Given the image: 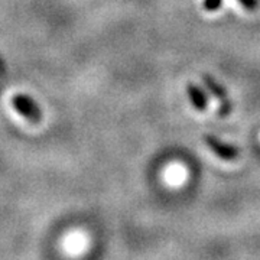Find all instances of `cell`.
<instances>
[{"label": "cell", "instance_id": "6da1fadb", "mask_svg": "<svg viewBox=\"0 0 260 260\" xmlns=\"http://www.w3.org/2000/svg\"><path fill=\"white\" fill-rule=\"evenodd\" d=\"M12 104L15 107V110L20 113L26 120L30 123H39L42 119V112L39 110L37 103L34 102L30 97L25 94H16L12 97Z\"/></svg>", "mask_w": 260, "mask_h": 260}, {"label": "cell", "instance_id": "7a4b0ae2", "mask_svg": "<svg viewBox=\"0 0 260 260\" xmlns=\"http://www.w3.org/2000/svg\"><path fill=\"white\" fill-rule=\"evenodd\" d=\"M204 140L205 145L211 149L218 158L224 159V160H234L239 156V153H240L239 149L229 145V143H224L220 139H217L215 136H210L208 135V136H205Z\"/></svg>", "mask_w": 260, "mask_h": 260}, {"label": "cell", "instance_id": "3957f363", "mask_svg": "<svg viewBox=\"0 0 260 260\" xmlns=\"http://www.w3.org/2000/svg\"><path fill=\"white\" fill-rule=\"evenodd\" d=\"M203 80H204V84L207 85V88L210 90V93L213 94L215 99L220 100V106H221L220 112H221V114H227V113L230 112V109H232L230 100L227 97V91L214 78H211L210 75H204Z\"/></svg>", "mask_w": 260, "mask_h": 260}, {"label": "cell", "instance_id": "277c9868", "mask_svg": "<svg viewBox=\"0 0 260 260\" xmlns=\"http://www.w3.org/2000/svg\"><path fill=\"white\" fill-rule=\"evenodd\" d=\"M186 91H188V97L189 100L192 102L194 107L197 110H205L207 109V97L205 94L203 93V90L200 87H197L195 84H188L186 85Z\"/></svg>", "mask_w": 260, "mask_h": 260}, {"label": "cell", "instance_id": "5b68a950", "mask_svg": "<svg viewBox=\"0 0 260 260\" xmlns=\"http://www.w3.org/2000/svg\"><path fill=\"white\" fill-rule=\"evenodd\" d=\"M203 6L207 12H214L221 6V0H204Z\"/></svg>", "mask_w": 260, "mask_h": 260}, {"label": "cell", "instance_id": "8992f818", "mask_svg": "<svg viewBox=\"0 0 260 260\" xmlns=\"http://www.w3.org/2000/svg\"><path fill=\"white\" fill-rule=\"evenodd\" d=\"M239 2L243 8L247 10H254L259 6V0H239Z\"/></svg>", "mask_w": 260, "mask_h": 260}]
</instances>
